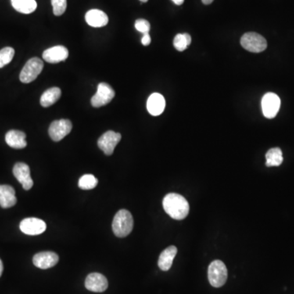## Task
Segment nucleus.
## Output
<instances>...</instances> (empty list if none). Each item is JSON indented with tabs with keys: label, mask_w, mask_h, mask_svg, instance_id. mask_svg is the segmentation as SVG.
I'll return each instance as SVG.
<instances>
[{
	"label": "nucleus",
	"mask_w": 294,
	"mask_h": 294,
	"mask_svg": "<svg viewBox=\"0 0 294 294\" xmlns=\"http://www.w3.org/2000/svg\"><path fill=\"white\" fill-rule=\"evenodd\" d=\"M163 207L165 212L175 220H183L189 213L190 206L185 197L170 193L163 198Z\"/></svg>",
	"instance_id": "nucleus-1"
},
{
	"label": "nucleus",
	"mask_w": 294,
	"mask_h": 294,
	"mask_svg": "<svg viewBox=\"0 0 294 294\" xmlns=\"http://www.w3.org/2000/svg\"><path fill=\"white\" fill-rule=\"evenodd\" d=\"M133 218L130 211L119 210L114 217L112 229L116 236L119 238L127 236L133 231Z\"/></svg>",
	"instance_id": "nucleus-2"
},
{
	"label": "nucleus",
	"mask_w": 294,
	"mask_h": 294,
	"mask_svg": "<svg viewBox=\"0 0 294 294\" xmlns=\"http://www.w3.org/2000/svg\"><path fill=\"white\" fill-rule=\"evenodd\" d=\"M228 272L227 266L222 261H213L209 266L208 277L211 285L215 288H220L227 282Z\"/></svg>",
	"instance_id": "nucleus-3"
},
{
	"label": "nucleus",
	"mask_w": 294,
	"mask_h": 294,
	"mask_svg": "<svg viewBox=\"0 0 294 294\" xmlns=\"http://www.w3.org/2000/svg\"><path fill=\"white\" fill-rule=\"evenodd\" d=\"M241 44L243 48L251 52H262L267 48L266 39L255 32H249L242 36Z\"/></svg>",
	"instance_id": "nucleus-4"
},
{
	"label": "nucleus",
	"mask_w": 294,
	"mask_h": 294,
	"mask_svg": "<svg viewBox=\"0 0 294 294\" xmlns=\"http://www.w3.org/2000/svg\"><path fill=\"white\" fill-rule=\"evenodd\" d=\"M44 69V62L38 58H33L26 62L20 74V80L29 84L36 80Z\"/></svg>",
	"instance_id": "nucleus-5"
},
{
	"label": "nucleus",
	"mask_w": 294,
	"mask_h": 294,
	"mask_svg": "<svg viewBox=\"0 0 294 294\" xmlns=\"http://www.w3.org/2000/svg\"><path fill=\"white\" fill-rule=\"evenodd\" d=\"M115 95L116 93L109 84L106 83H101L98 85L95 95L91 98V105L94 107H102L112 102L115 98Z\"/></svg>",
	"instance_id": "nucleus-6"
},
{
	"label": "nucleus",
	"mask_w": 294,
	"mask_h": 294,
	"mask_svg": "<svg viewBox=\"0 0 294 294\" xmlns=\"http://www.w3.org/2000/svg\"><path fill=\"white\" fill-rule=\"evenodd\" d=\"M280 99L278 95L274 93L265 94L262 99V109L265 117L273 119L278 114L280 108Z\"/></svg>",
	"instance_id": "nucleus-7"
},
{
	"label": "nucleus",
	"mask_w": 294,
	"mask_h": 294,
	"mask_svg": "<svg viewBox=\"0 0 294 294\" xmlns=\"http://www.w3.org/2000/svg\"><path fill=\"white\" fill-rule=\"evenodd\" d=\"M71 130L72 123L69 119H60L51 123L48 133L52 140L59 141L67 136Z\"/></svg>",
	"instance_id": "nucleus-8"
},
{
	"label": "nucleus",
	"mask_w": 294,
	"mask_h": 294,
	"mask_svg": "<svg viewBox=\"0 0 294 294\" xmlns=\"http://www.w3.org/2000/svg\"><path fill=\"white\" fill-rule=\"evenodd\" d=\"M121 134L116 132L107 131L100 137L98 145L100 149L103 151L106 155H112L114 153L115 148L121 140Z\"/></svg>",
	"instance_id": "nucleus-9"
},
{
	"label": "nucleus",
	"mask_w": 294,
	"mask_h": 294,
	"mask_svg": "<svg viewBox=\"0 0 294 294\" xmlns=\"http://www.w3.org/2000/svg\"><path fill=\"white\" fill-rule=\"evenodd\" d=\"M47 225L41 219L29 217L24 219L20 223V229L22 232L29 235H37L46 231Z\"/></svg>",
	"instance_id": "nucleus-10"
},
{
	"label": "nucleus",
	"mask_w": 294,
	"mask_h": 294,
	"mask_svg": "<svg viewBox=\"0 0 294 294\" xmlns=\"http://www.w3.org/2000/svg\"><path fill=\"white\" fill-rule=\"evenodd\" d=\"M13 174L17 181L22 185L26 191L31 189L34 181L30 177V167L25 163H16L13 167Z\"/></svg>",
	"instance_id": "nucleus-11"
},
{
	"label": "nucleus",
	"mask_w": 294,
	"mask_h": 294,
	"mask_svg": "<svg viewBox=\"0 0 294 294\" xmlns=\"http://www.w3.org/2000/svg\"><path fill=\"white\" fill-rule=\"evenodd\" d=\"M59 261V256L53 252H41L34 255L33 263L36 267L43 270L52 268L56 266Z\"/></svg>",
	"instance_id": "nucleus-12"
},
{
	"label": "nucleus",
	"mask_w": 294,
	"mask_h": 294,
	"mask_svg": "<svg viewBox=\"0 0 294 294\" xmlns=\"http://www.w3.org/2000/svg\"><path fill=\"white\" fill-rule=\"evenodd\" d=\"M85 287L91 292H104L108 288L107 279L100 273H91L86 278Z\"/></svg>",
	"instance_id": "nucleus-13"
},
{
	"label": "nucleus",
	"mask_w": 294,
	"mask_h": 294,
	"mask_svg": "<svg viewBox=\"0 0 294 294\" xmlns=\"http://www.w3.org/2000/svg\"><path fill=\"white\" fill-rule=\"evenodd\" d=\"M69 56L68 49L64 46L58 45L45 50L43 53V58L48 63L56 64L63 62Z\"/></svg>",
	"instance_id": "nucleus-14"
},
{
	"label": "nucleus",
	"mask_w": 294,
	"mask_h": 294,
	"mask_svg": "<svg viewBox=\"0 0 294 294\" xmlns=\"http://www.w3.org/2000/svg\"><path fill=\"white\" fill-rule=\"evenodd\" d=\"M147 111L151 116H158L164 111L165 99L161 94H153L147 100Z\"/></svg>",
	"instance_id": "nucleus-15"
},
{
	"label": "nucleus",
	"mask_w": 294,
	"mask_h": 294,
	"mask_svg": "<svg viewBox=\"0 0 294 294\" xmlns=\"http://www.w3.org/2000/svg\"><path fill=\"white\" fill-rule=\"evenodd\" d=\"M86 22L91 27L99 28L106 26L109 22L107 15L98 9H91L85 15Z\"/></svg>",
	"instance_id": "nucleus-16"
},
{
	"label": "nucleus",
	"mask_w": 294,
	"mask_h": 294,
	"mask_svg": "<svg viewBox=\"0 0 294 294\" xmlns=\"http://www.w3.org/2000/svg\"><path fill=\"white\" fill-rule=\"evenodd\" d=\"M16 193L13 187L8 185H0V206L8 209L16 204Z\"/></svg>",
	"instance_id": "nucleus-17"
},
{
	"label": "nucleus",
	"mask_w": 294,
	"mask_h": 294,
	"mask_svg": "<svg viewBox=\"0 0 294 294\" xmlns=\"http://www.w3.org/2000/svg\"><path fill=\"white\" fill-rule=\"evenodd\" d=\"M26 133L18 130H10L5 136V141L9 146L14 149H23L27 145Z\"/></svg>",
	"instance_id": "nucleus-18"
},
{
	"label": "nucleus",
	"mask_w": 294,
	"mask_h": 294,
	"mask_svg": "<svg viewBox=\"0 0 294 294\" xmlns=\"http://www.w3.org/2000/svg\"><path fill=\"white\" fill-rule=\"evenodd\" d=\"M177 253V249L175 246H169V248L164 249L159 256V262H158L159 268L163 271H167L171 268L173 260L175 259Z\"/></svg>",
	"instance_id": "nucleus-19"
},
{
	"label": "nucleus",
	"mask_w": 294,
	"mask_h": 294,
	"mask_svg": "<svg viewBox=\"0 0 294 294\" xmlns=\"http://www.w3.org/2000/svg\"><path fill=\"white\" fill-rule=\"evenodd\" d=\"M61 95H62V91L59 88L54 87V88H49V89L46 90L41 96L40 104L44 107L51 106L58 102L61 98Z\"/></svg>",
	"instance_id": "nucleus-20"
},
{
	"label": "nucleus",
	"mask_w": 294,
	"mask_h": 294,
	"mask_svg": "<svg viewBox=\"0 0 294 294\" xmlns=\"http://www.w3.org/2000/svg\"><path fill=\"white\" fill-rule=\"evenodd\" d=\"M11 3L15 10L23 14H30L37 8L35 0H11Z\"/></svg>",
	"instance_id": "nucleus-21"
},
{
	"label": "nucleus",
	"mask_w": 294,
	"mask_h": 294,
	"mask_svg": "<svg viewBox=\"0 0 294 294\" xmlns=\"http://www.w3.org/2000/svg\"><path fill=\"white\" fill-rule=\"evenodd\" d=\"M266 163L267 167H277L283 163L282 151L275 147L272 149L269 150L266 155Z\"/></svg>",
	"instance_id": "nucleus-22"
},
{
	"label": "nucleus",
	"mask_w": 294,
	"mask_h": 294,
	"mask_svg": "<svg viewBox=\"0 0 294 294\" xmlns=\"http://www.w3.org/2000/svg\"><path fill=\"white\" fill-rule=\"evenodd\" d=\"M191 44V37L189 34L185 33V34H178L175 36V38L173 40V45L174 48L179 51V52H183L184 50L187 49Z\"/></svg>",
	"instance_id": "nucleus-23"
},
{
	"label": "nucleus",
	"mask_w": 294,
	"mask_h": 294,
	"mask_svg": "<svg viewBox=\"0 0 294 294\" xmlns=\"http://www.w3.org/2000/svg\"><path fill=\"white\" fill-rule=\"evenodd\" d=\"M98 180L91 174H85L80 177L79 187L82 190H91L98 186Z\"/></svg>",
	"instance_id": "nucleus-24"
},
{
	"label": "nucleus",
	"mask_w": 294,
	"mask_h": 294,
	"mask_svg": "<svg viewBox=\"0 0 294 294\" xmlns=\"http://www.w3.org/2000/svg\"><path fill=\"white\" fill-rule=\"evenodd\" d=\"M14 54V49L11 47H6L0 50V68L4 67L8 63H10Z\"/></svg>",
	"instance_id": "nucleus-25"
},
{
	"label": "nucleus",
	"mask_w": 294,
	"mask_h": 294,
	"mask_svg": "<svg viewBox=\"0 0 294 294\" xmlns=\"http://www.w3.org/2000/svg\"><path fill=\"white\" fill-rule=\"evenodd\" d=\"M51 2L55 16H62L66 12L67 6L66 0H51Z\"/></svg>",
	"instance_id": "nucleus-26"
},
{
	"label": "nucleus",
	"mask_w": 294,
	"mask_h": 294,
	"mask_svg": "<svg viewBox=\"0 0 294 294\" xmlns=\"http://www.w3.org/2000/svg\"><path fill=\"white\" fill-rule=\"evenodd\" d=\"M135 28L142 34H146V33H149L151 30V25L149 22L145 19H138L136 21Z\"/></svg>",
	"instance_id": "nucleus-27"
},
{
	"label": "nucleus",
	"mask_w": 294,
	"mask_h": 294,
	"mask_svg": "<svg viewBox=\"0 0 294 294\" xmlns=\"http://www.w3.org/2000/svg\"><path fill=\"white\" fill-rule=\"evenodd\" d=\"M151 42V36H150L149 33H146V34H143V37L141 38V44H143L144 46H148Z\"/></svg>",
	"instance_id": "nucleus-28"
},
{
	"label": "nucleus",
	"mask_w": 294,
	"mask_h": 294,
	"mask_svg": "<svg viewBox=\"0 0 294 294\" xmlns=\"http://www.w3.org/2000/svg\"><path fill=\"white\" fill-rule=\"evenodd\" d=\"M172 1H173L174 4H177V5H181L185 0H172Z\"/></svg>",
	"instance_id": "nucleus-29"
},
{
	"label": "nucleus",
	"mask_w": 294,
	"mask_h": 294,
	"mask_svg": "<svg viewBox=\"0 0 294 294\" xmlns=\"http://www.w3.org/2000/svg\"><path fill=\"white\" fill-rule=\"evenodd\" d=\"M3 270H4V265H3L2 261L0 259V277L2 275Z\"/></svg>",
	"instance_id": "nucleus-30"
},
{
	"label": "nucleus",
	"mask_w": 294,
	"mask_h": 294,
	"mask_svg": "<svg viewBox=\"0 0 294 294\" xmlns=\"http://www.w3.org/2000/svg\"><path fill=\"white\" fill-rule=\"evenodd\" d=\"M204 4H206V5H209V4H212L213 2V0H202Z\"/></svg>",
	"instance_id": "nucleus-31"
},
{
	"label": "nucleus",
	"mask_w": 294,
	"mask_h": 294,
	"mask_svg": "<svg viewBox=\"0 0 294 294\" xmlns=\"http://www.w3.org/2000/svg\"><path fill=\"white\" fill-rule=\"evenodd\" d=\"M140 1L142 3H146L148 0H140Z\"/></svg>",
	"instance_id": "nucleus-32"
}]
</instances>
